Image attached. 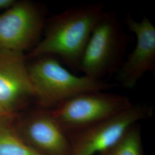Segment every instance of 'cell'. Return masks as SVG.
Listing matches in <instances>:
<instances>
[{"label": "cell", "mask_w": 155, "mask_h": 155, "mask_svg": "<svg viewBox=\"0 0 155 155\" xmlns=\"http://www.w3.org/2000/svg\"><path fill=\"white\" fill-rule=\"evenodd\" d=\"M43 27V16L38 6L29 1L16 2L0 15V50L24 54L36 46Z\"/></svg>", "instance_id": "obj_7"}, {"label": "cell", "mask_w": 155, "mask_h": 155, "mask_svg": "<svg viewBox=\"0 0 155 155\" xmlns=\"http://www.w3.org/2000/svg\"><path fill=\"white\" fill-rule=\"evenodd\" d=\"M25 133L38 149L48 155H71L68 135L50 113L31 117L25 125Z\"/></svg>", "instance_id": "obj_9"}, {"label": "cell", "mask_w": 155, "mask_h": 155, "mask_svg": "<svg viewBox=\"0 0 155 155\" xmlns=\"http://www.w3.org/2000/svg\"><path fill=\"white\" fill-rule=\"evenodd\" d=\"M8 113L5 109L3 107V106L0 104V117L3 116Z\"/></svg>", "instance_id": "obj_13"}, {"label": "cell", "mask_w": 155, "mask_h": 155, "mask_svg": "<svg viewBox=\"0 0 155 155\" xmlns=\"http://www.w3.org/2000/svg\"><path fill=\"white\" fill-rule=\"evenodd\" d=\"M28 70L35 97L44 106L55 107L78 94L105 91L117 86L116 83L97 81L84 75H76L51 56L37 58Z\"/></svg>", "instance_id": "obj_2"}, {"label": "cell", "mask_w": 155, "mask_h": 155, "mask_svg": "<svg viewBox=\"0 0 155 155\" xmlns=\"http://www.w3.org/2000/svg\"><path fill=\"white\" fill-rule=\"evenodd\" d=\"M133 105L124 95L90 91L64 101L50 113L68 135L114 116Z\"/></svg>", "instance_id": "obj_4"}, {"label": "cell", "mask_w": 155, "mask_h": 155, "mask_svg": "<svg viewBox=\"0 0 155 155\" xmlns=\"http://www.w3.org/2000/svg\"><path fill=\"white\" fill-rule=\"evenodd\" d=\"M16 1L14 0H0V10L8 9L15 4Z\"/></svg>", "instance_id": "obj_12"}, {"label": "cell", "mask_w": 155, "mask_h": 155, "mask_svg": "<svg viewBox=\"0 0 155 155\" xmlns=\"http://www.w3.org/2000/svg\"><path fill=\"white\" fill-rule=\"evenodd\" d=\"M97 155H144L139 123L130 127L116 144Z\"/></svg>", "instance_id": "obj_10"}, {"label": "cell", "mask_w": 155, "mask_h": 155, "mask_svg": "<svg viewBox=\"0 0 155 155\" xmlns=\"http://www.w3.org/2000/svg\"><path fill=\"white\" fill-rule=\"evenodd\" d=\"M129 42L116 14L105 11L85 48L79 71L97 81L115 75L124 60Z\"/></svg>", "instance_id": "obj_3"}, {"label": "cell", "mask_w": 155, "mask_h": 155, "mask_svg": "<svg viewBox=\"0 0 155 155\" xmlns=\"http://www.w3.org/2000/svg\"><path fill=\"white\" fill-rule=\"evenodd\" d=\"M30 97L35 95L24 54L0 50V104L9 112Z\"/></svg>", "instance_id": "obj_8"}, {"label": "cell", "mask_w": 155, "mask_h": 155, "mask_svg": "<svg viewBox=\"0 0 155 155\" xmlns=\"http://www.w3.org/2000/svg\"><path fill=\"white\" fill-rule=\"evenodd\" d=\"M152 109L134 105L114 116L68 134L71 155H97L118 142L127 130L150 117Z\"/></svg>", "instance_id": "obj_5"}, {"label": "cell", "mask_w": 155, "mask_h": 155, "mask_svg": "<svg viewBox=\"0 0 155 155\" xmlns=\"http://www.w3.org/2000/svg\"><path fill=\"white\" fill-rule=\"evenodd\" d=\"M124 22L135 35L136 44L114 75L117 85L132 89L147 73L155 72V27L146 16L137 21L130 13Z\"/></svg>", "instance_id": "obj_6"}, {"label": "cell", "mask_w": 155, "mask_h": 155, "mask_svg": "<svg viewBox=\"0 0 155 155\" xmlns=\"http://www.w3.org/2000/svg\"><path fill=\"white\" fill-rule=\"evenodd\" d=\"M0 155H43L24 143L5 121L0 118Z\"/></svg>", "instance_id": "obj_11"}, {"label": "cell", "mask_w": 155, "mask_h": 155, "mask_svg": "<svg viewBox=\"0 0 155 155\" xmlns=\"http://www.w3.org/2000/svg\"><path fill=\"white\" fill-rule=\"evenodd\" d=\"M105 11L102 3H94L70 8L58 14L50 20L45 37L29 56H53L79 71L85 48Z\"/></svg>", "instance_id": "obj_1"}]
</instances>
